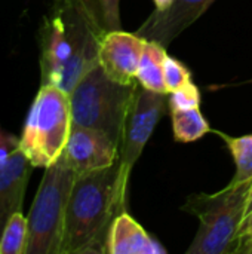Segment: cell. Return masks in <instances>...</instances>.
Returning a JSON list of instances; mask_svg holds the SVG:
<instances>
[{
	"instance_id": "obj_1",
	"label": "cell",
	"mask_w": 252,
	"mask_h": 254,
	"mask_svg": "<svg viewBox=\"0 0 252 254\" xmlns=\"http://www.w3.org/2000/svg\"><path fill=\"white\" fill-rule=\"evenodd\" d=\"M102 36L83 0H55L40 28L42 85L70 94L100 64Z\"/></svg>"
},
{
	"instance_id": "obj_2",
	"label": "cell",
	"mask_w": 252,
	"mask_h": 254,
	"mask_svg": "<svg viewBox=\"0 0 252 254\" xmlns=\"http://www.w3.org/2000/svg\"><path fill=\"white\" fill-rule=\"evenodd\" d=\"M126 202L119 162L77 176L67 204L61 254H105L110 225L119 213L126 211Z\"/></svg>"
},
{
	"instance_id": "obj_3",
	"label": "cell",
	"mask_w": 252,
	"mask_h": 254,
	"mask_svg": "<svg viewBox=\"0 0 252 254\" xmlns=\"http://www.w3.org/2000/svg\"><path fill=\"white\" fill-rule=\"evenodd\" d=\"M251 188L252 180L229 183L215 193H195L187 198L181 210L199 219V229L187 254H236Z\"/></svg>"
},
{
	"instance_id": "obj_4",
	"label": "cell",
	"mask_w": 252,
	"mask_h": 254,
	"mask_svg": "<svg viewBox=\"0 0 252 254\" xmlns=\"http://www.w3.org/2000/svg\"><path fill=\"white\" fill-rule=\"evenodd\" d=\"M137 83L125 85L108 77L98 64L68 94L73 125L98 129L120 144L125 119Z\"/></svg>"
},
{
	"instance_id": "obj_5",
	"label": "cell",
	"mask_w": 252,
	"mask_h": 254,
	"mask_svg": "<svg viewBox=\"0 0 252 254\" xmlns=\"http://www.w3.org/2000/svg\"><path fill=\"white\" fill-rule=\"evenodd\" d=\"M73 127L68 94L42 85L27 116L19 147L31 167L46 168L62 155Z\"/></svg>"
},
{
	"instance_id": "obj_6",
	"label": "cell",
	"mask_w": 252,
	"mask_h": 254,
	"mask_svg": "<svg viewBox=\"0 0 252 254\" xmlns=\"http://www.w3.org/2000/svg\"><path fill=\"white\" fill-rule=\"evenodd\" d=\"M45 170L27 217L25 254H61L67 204L77 174L62 155Z\"/></svg>"
},
{
	"instance_id": "obj_7",
	"label": "cell",
	"mask_w": 252,
	"mask_h": 254,
	"mask_svg": "<svg viewBox=\"0 0 252 254\" xmlns=\"http://www.w3.org/2000/svg\"><path fill=\"white\" fill-rule=\"evenodd\" d=\"M168 112H171L168 94L146 89L138 83L125 119L119 144V180L125 195H128L132 168L140 159L157 124Z\"/></svg>"
},
{
	"instance_id": "obj_8",
	"label": "cell",
	"mask_w": 252,
	"mask_h": 254,
	"mask_svg": "<svg viewBox=\"0 0 252 254\" xmlns=\"http://www.w3.org/2000/svg\"><path fill=\"white\" fill-rule=\"evenodd\" d=\"M62 156L80 176L114 165L119 161V144L98 129L73 125Z\"/></svg>"
},
{
	"instance_id": "obj_9",
	"label": "cell",
	"mask_w": 252,
	"mask_h": 254,
	"mask_svg": "<svg viewBox=\"0 0 252 254\" xmlns=\"http://www.w3.org/2000/svg\"><path fill=\"white\" fill-rule=\"evenodd\" d=\"M144 46L146 39L137 33L123 30L105 33L100 45V65L110 79L119 83H137V71Z\"/></svg>"
},
{
	"instance_id": "obj_10",
	"label": "cell",
	"mask_w": 252,
	"mask_h": 254,
	"mask_svg": "<svg viewBox=\"0 0 252 254\" xmlns=\"http://www.w3.org/2000/svg\"><path fill=\"white\" fill-rule=\"evenodd\" d=\"M214 1L215 0H174L165 10L154 9L137 30V34L146 40L169 46L172 40L202 16Z\"/></svg>"
},
{
	"instance_id": "obj_11",
	"label": "cell",
	"mask_w": 252,
	"mask_h": 254,
	"mask_svg": "<svg viewBox=\"0 0 252 254\" xmlns=\"http://www.w3.org/2000/svg\"><path fill=\"white\" fill-rule=\"evenodd\" d=\"M30 167L31 164L21 147L0 159V237L12 214L22 208Z\"/></svg>"
},
{
	"instance_id": "obj_12",
	"label": "cell",
	"mask_w": 252,
	"mask_h": 254,
	"mask_svg": "<svg viewBox=\"0 0 252 254\" xmlns=\"http://www.w3.org/2000/svg\"><path fill=\"white\" fill-rule=\"evenodd\" d=\"M105 254H166V250L128 211H122L110 225Z\"/></svg>"
},
{
	"instance_id": "obj_13",
	"label": "cell",
	"mask_w": 252,
	"mask_h": 254,
	"mask_svg": "<svg viewBox=\"0 0 252 254\" xmlns=\"http://www.w3.org/2000/svg\"><path fill=\"white\" fill-rule=\"evenodd\" d=\"M166 55V46L159 42L146 40L137 71V80L141 86L154 92L168 94L163 77V63Z\"/></svg>"
},
{
	"instance_id": "obj_14",
	"label": "cell",
	"mask_w": 252,
	"mask_h": 254,
	"mask_svg": "<svg viewBox=\"0 0 252 254\" xmlns=\"http://www.w3.org/2000/svg\"><path fill=\"white\" fill-rule=\"evenodd\" d=\"M172 131L174 140L178 143H193L211 131L209 122L202 115L201 109L172 110Z\"/></svg>"
},
{
	"instance_id": "obj_15",
	"label": "cell",
	"mask_w": 252,
	"mask_h": 254,
	"mask_svg": "<svg viewBox=\"0 0 252 254\" xmlns=\"http://www.w3.org/2000/svg\"><path fill=\"white\" fill-rule=\"evenodd\" d=\"M220 137L227 144L235 165L236 173L232 179V185H241L252 180V134L250 135H241V137H232L223 132H218Z\"/></svg>"
},
{
	"instance_id": "obj_16",
	"label": "cell",
	"mask_w": 252,
	"mask_h": 254,
	"mask_svg": "<svg viewBox=\"0 0 252 254\" xmlns=\"http://www.w3.org/2000/svg\"><path fill=\"white\" fill-rule=\"evenodd\" d=\"M28 244V220L21 211L12 214L0 237V254H25Z\"/></svg>"
},
{
	"instance_id": "obj_17",
	"label": "cell",
	"mask_w": 252,
	"mask_h": 254,
	"mask_svg": "<svg viewBox=\"0 0 252 254\" xmlns=\"http://www.w3.org/2000/svg\"><path fill=\"white\" fill-rule=\"evenodd\" d=\"M94 21L105 34L114 30H122L120 0H83Z\"/></svg>"
},
{
	"instance_id": "obj_18",
	"label": "cell",
	"mask_w": 252,
	"mask_h": 254,
	"mask_svg": "<svg viewBox=\"0 0 252 254\" xmlns=\"http://www.w3.org/2000/svg\"><path fill=\"white\" fill-rule=\"evenodd\" d=\"M163 77H165V86L168 94L193 82L190 70L181 61L169 55H166L163 63Z\"/></svg>"
},
{
	"instance_id": "obj_19",
	"label": "cell",
	"mask_w": 252,
	"mask_h": 254,
	"mask_svg": "<svg viewBox=\"0 0 252 254\" xmlns=\"http://www.w3.org/2000/svg\"><path fill=\"white\" fill-rule=\"evenodd\" d=\"M169 110H186V109H198L202 103L201 89L192 82L177 91L168 94Z\"/></svg>"
},
{
	"instance_id": "obj_20",
	"label": "cell",
	"mask_w": 252,
	"mask_h": 254,
	"mask_svg": "<svg viewBox=\"0 0 252 254\" xmlns=\"http://www.w3.org/2000/svg\"><path fill=\"white\" fill-rule=\"evenodd\" d=\"M236 254H252V210L245 216L241 225Z\"/></svg>"
},
{
	"instance_id": "obj_21",
	"label": "cell",
	"mask_w": 252,
	"mask_h": 254,
	"mask_svg": "<svg viewBox=\"0 0 252 254\" xmlns=\"http://www.w3.org/2000/svg\"><path fill=\"white\" fill-rule=\"evenodd\" d=\"M153 3H154L157 10H165L174 3V0H153Z\"/></svg>"
},
{
	"instance_id": "obj_22",
	"label": "cell",
	"mask_w": 252,
	"mask_h": 254,
	"mask_svg": "<svg viewBox=\"0 0 252 254\" xmlns=\"http://www.w3.org/2000/svg\"><path fill=\"white\" fill-rule=\"evenodd\" d=\"M252 210V188H251V193H250V198H248V207H247V214ZM245 214V216H247Z\"/></svg>"
}]
</instances>
